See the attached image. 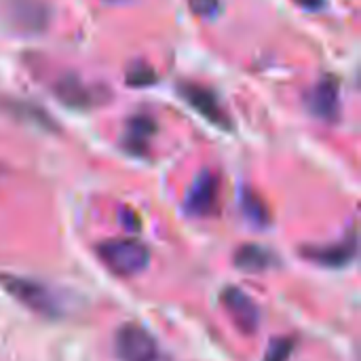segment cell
Here are the masks:
<instances>
[{"instance_id":"cell-4","label":"cell","mask_w":361,"mask_h":361,"mask_svg":"<svg viewBox=\"0 0 361 361\" xmlns=\"http://www.w3.org/2000/svg\"><path fill=\"white\" fill-rule=\"evenodd\" d=\"M220 302L243 334H254L260 324V309L252 296L235 286H226L220 292Z\"/></svg>"},{"instance_id":"cell-6","label":"cell","mask_w":361,"mask_h":361,"mask_svg":"<svg viewBox=\"0 0 361 361\" xmlns=\"http://www.w3.org/2000/svg\"><path fill=\"white\" fill-rule=\"evenodd\" d=\"M218 197H220V180H218V176H214L209 171H203L195 180V184L190 186V190L186 195V201H184V209L190 216H197V218L209 216L218 207Z\"/></svg>"},{"instance_id":"cell-11","label":"cell","mask_w":361,"mask_h":361,"mask_svg":"<svg viewBox=\"0 0 361 361\" xmlns=\"http://www.w3.org/2000/svg\"><path fill=\"white\" fill-rule=\"evenodd\" d=\"M57 93L61 97L63 104L72 106V108H89L93 104V93L87 91L78 80H61L57 87Z\"/></svg>"},{"instance_id":"cell-13","label":"cell","mask_w":361,"mask_h":361,"mask_svg":"<svg viewBox=\"0 0 361 361\" xmlns=\"http://www.w3.org/2000/svg\"><path fill=\"white\" fill-rule=\"evenodd\" d=\"M292 353H294L292 338H275V341H271V347L264 355V361H288Z\"/></svg>"},{"instance_id":"cell-17","label":"cell","mask_w":361,"mask_h":361,"mask_svg":"<svg viewBox=\"0 0 361 361\" xmlns=\"http://www.w3.org/2000/svg\"><path fill=\"white\" fill-rule=\"evenodd\" d=\"M157 361H165V360H161V357H159V360H157Z\"/></svg>"},{"instance_id":"cell-2","label":"cell","mask_w":361,"mask_h":361,"mask_svg":"<svg viewBox=\"0 0 361 361\" xmlns=\"http://www.w3.org/2000/svg\"><path fill=\"white\" fill-rule=\"evenodd\" d=\"M0 286L6 290V294H11L17 302H21L25 309L34 313L44 317L59 315V305L53 292L34 279L17 277V275H0Z\"/></svg>"},{"instance_id":"cell-9","label":"cell","mask_w":361,"mask_h":361,"mask_svg":"<svg viewBox=\"0 0 361 361\" xmlns=\"http://www.w3.org/2000/svg\"><path fill=\"white\" fill-rule=\"evenodd\" d=\"M309 108L319 118L332 121L338 114V85L332 78H324L309 95Z\"/></svg>"},{"instance_id":"cell-1","label":"cell","mask_w":361,"mask_h":361,"mask_svg":"<svg viewBox=\"0 0 361 361\" xmlns=\"http://www.w3.org/2000/svg\"><path fill=\"white\" fill-rule=\"evenodd\" d=\"M99 260L118 277H133L150 264V250L135 239H110L97 245Z\"/></svg>"},{"instance_id":"cell-12","label":"cell","mask_w":361,"mask_h":361,"mask_svg":"<svg viewBox=\"0 0 361 361\" xmlns=\"http://www.w3.org/2000/svg\"><path fill=\"white\" fill-rule=\"evenodd\" d=\"M241 212L245 214V218L250 222H254L256 226H267L271 222V214L269 207L262 203L260 197H256L252 190H245L241 195Z\"/></svg>"},{"instance_id":"cell-7","label":"cell","mask_w":361,"mask_h":361,"mask_svg":"<svg viewBox=\"0 0 361 361\" xmlns=\"http://www.w3.org/2000/svg\"><path fill=\"white\" fill-rule=\"evenodd\" d=\"M180 93H182V97L186 99V104H190V106H192L199 114H203L209 123H214V125H218V127H222V129L228 127V116L224 114V110H222L218 97H216L209 89H205V87H201V85H195V82H188V85H182V87H180Z\"/></svg>"},{"instance_id":"cell-16","label":"cell","mask_w":361,"mask_h":361,"mask_svg":"<svg viewBox=\"0 0 361 361\" xmlns=\"http://www.w3.org/2000/svg\"><path fill=\"white\" fill-rule=\"evenodd\" d=\"M296 2H298L300 6L309 8V11H315V8H322L326 0H296Z\"/></svg>"},{"instance_id":"cell-5","label":"cell","mask_w":361,"mask_h":361,"mask_svg":"<svg viewBox=\"0 0 361 361\" xmlns=\"http://www.w3.org/2000/svg\"><path fill=\"white\" fill-rule=\"evenodd\" d=\"M300 254L315 264H322L328 269H343V267L351 264L357 256L355 231H351L349 237H345L336 243H330V245H307L300 250Z\"/></svg>"},{"instance_id":"cell-15","label":"cell","mask_w":361,"mask_h":361,"mask_svg":"<svg viewBox=\"0 0 361 361\" xmlns=\"http://www.w3.org/2000/svg\"><path fill=\"white\" fill-rule=\"evenodd\" d=\"M188 6L201 17H212L220 11V0H188Z\"/></svg>"},{"instance_id":"cell-8","label":"cell","mask_w":361,"mask_h":361,"mask_svg":"<svg viewBox=\"0 0 361 361\" xmlns=\"http://www.w3.org/2000/svg\"><path fill=\"white\" fill-rule=\"evenodd\" d=\"M235 267L243 273H264L277 264V256L256 243H245L235 252Z\"/></svg>"},{"instance_id":"cell-3","label":"cell","mask_w":361,"mask_h":361,"mask_svg":"<svg viewBox=\"0 0 361 361\" xmlns=\"http://www.w3.org/2000/svg\"><path fill=\"white\" fill-rule=\"evenodd\" d=\"M114 349L121 361H157L161 357L154 336L137 324H125L118 328Z\"/></svg>"},{"instance_id":"cell-10","label":"cell","mask_w":361,"mask_h":361,"mask_svg":"<svg viewBox=\"0 0 361 361\" xmlns=\"http://www.w3.org/2000/svg\"><path fill=\"white\" fill-rule=\"evenodd\" d=\"M157 131V123L148 116H135L129 121L127 125V137H125V146L131 152L142 154L148 146V140L154 135Z\"/></svg>"},{"instance_id":"cell-14","label":"cell","mask_w":361,"mask_h":361,"mask_svg":"<svg viewBox=\"0 0 361 361\" xmlns=\"http://www.w3.org/2000/svg\"><path fill=\"white\" fill-rule=\"evenodd\" d=\"M127 80L131 87H148L157 80V74L148 68V66H135L129 70L127 74Z\"/></svg>"}]
</instances>
